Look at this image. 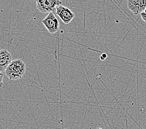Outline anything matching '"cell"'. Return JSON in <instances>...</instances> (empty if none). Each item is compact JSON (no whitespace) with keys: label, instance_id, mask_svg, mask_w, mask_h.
<instances>
[{"label":"cell","instance_id":"cell-10","mask_svg":"<svg viewBox=\"0 0 146 129\" xmlns=\"http://www.w3.org/2000/svg\"><path fill=\"white\" fill-rule=\"evenodd\" d=\"M144 12L145 13V14H146V8L145 9V10H144Z\"/></svg>","mask_w":146,"mask_h":129},{"label":"cell","instance_id":"cell-4","mask_svg":"<svg viewBox=\"0 0 146 129\" xmlns=\"http://www.w3.org/2000/svg\"><path fill=\"white\" fill-rule=\"evenodd\" d=\"M56 14L58 16L63 23L68 24L75 18V14L70 9L60 5L56 9Z\"/></svg>","mask_w":146,"mask_h":129},{"label":"cell","instance_id":"cell-7","mask_svg":"<svg viewBox=\"0 0 146 129\" xmlns=\"http://www.w3.org/2000/svg\"><path fill=\"white\" fill-rule=\"evenodd\" d=\"M3 77H4V75L2 72H0V88L3 86Z\"/></svg>","mask_w":146,"mask_h":129},{"label":"cell","instance_id":"cell-5","mask_svg":"<svg viewBox=\"0 0 146 129\" xmlns=\"http://www.w3.org/2000/svg\"><path fill=\"white\" fill-rule=\"evenodd\" d=\"M127 7L134 15L141 14L146 8V0H128Z\"/></svg>","mask_w":146,"mask_h":129},{"label":"cell","instance_id":"cell-3","mask_svg":"<svg viewBox=\"0 0 146 129\" xmlns=\"http://www.w3.org/2000/svg\"><path fill=\"white\" fill-rule=\"evenodd\" d=\"M42 23L48 31L51 34H55L58 32L59 22L58 18L53 12H49L46 17L42 19Z\"/></svg>","mask_w":146,"mask_h":129},{"label":"cell","instance_id":"cell-1","mask_svg":"<svg viewBox=\"0 0 146 129\" xmlns=\"http://www.w3.org/2000/svg\"><path fill=\"white\" fill-rule=\"evenodd\" d=\"M26 69V64L21 59L14 60L6 68L5 75L10 80H18L24 77Z\"/></svg>","mask_w":146,"mask_h":129},{"label":"cell","instance_id":"cell-2","mask_svg":"<svg viewBox=\"0 0 146 129\" xmlns=\"http://www.w3.org/2000/svg\"><path fill=\"white\" fill-rule=\"evenodd\" d=\"M61 4V0H36V8L39 12L49 13Z\"/></svg>","mask_w":146,"mask_h":129},{"label":"cell","instance_id":"cell-9","mask_svg":"<svg viewBox=\"0 0 146 129\" xmlns=\"http://www.w3.org/2000/svg\"><path fill=\"white\" fill-rule=\"evenodd\" d=\"M106 58H107V54H102V55L101 56V59L102 60H104Z\"/></svg>","mask_w":146,"mask_h":129},{"label":"cell","instance_id":"cell-8","mask_svg":"<svg viewBox=\"0 0 146 129\" xmlns=\"http://www.w3.org/2000/svg\"><path fill=\"white\" fill-rule=\"evenodd\" d=\"M141 16L142 20H143L145 22H146V14L144 12H142L141 14Z\"/></svg>","mask_w":146,"mask_h":129},{"label":"cell","instance_id":"cell-6","mask_svg":"<svg viewBox=\"0 0 146 129\" xmlns=\"http://www.w3.org/2000/svg\"><path fill=\"white\" fill-rule=\"evenodd\" d=\"M12 55L7 50H0V72L6 70L12 62Z\"/></svg>","mask_w":146,"mask_h":129},{"label":"cell","instance_id":"cell-11","mask_svg":"<svg viewBox=\"0 0 146 129\" xmlns=\"http://www.w3.org/2000/svg\"><path fill=\"white\" fill-rule=\"evenodd\" d=\"M98 129H102V128H98Z\"/></svg>","mask_w":146,"mask_h":129}]
</instances>
